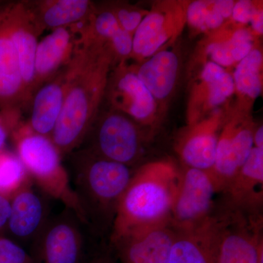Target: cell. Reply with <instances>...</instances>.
Returning <instances> with one entry per match:
<instances>
[{"label": "cell", "mask_w": 263, "mask_h": 263, "mask_svg": "<svg viewBox=\"0 0 263 263\" xmlns=\"http://www.w3.org/2000/svg\"><path fill=\"white\" fill-rule=\"evenodd\" d=\"M109 62L106 46L86 33L70 62V82L51 136L61 155L80 146L92 126L105 89Z\"/></svg>", "instance_id": "obj_1"}, {"label": "cell", "mask_w": 263, "mask_h": 263, "mask_svg": "<svg viewBox=\"0 0 263 263\" xmlns=\"http://www.w3.org/2000/svg\"><path fill=\"white\" fill-rule=\"evenodd\" d=\"M180 181L181 174L167 162L147 164L133 174L118 202L111 243L126 235L170 224Z\"/></svg>", "instance_id": "obj_2"}, {"label": "cell", "mask_w": 263, "mask_h": 263, "mask_svg": "<svg viewBox=\"0 0 263 263\" xmlns=\"http://www.w3.org/2000/svg\"><path fill=\"white\" fill-rule=\"evenodd\" d=\"M133 174L129 166L101 158L89 151L76 155L74 192L86 222H96L103 217L114 221L118 202Z\"/></svg>", "instance_id": "obj_3"}, {"label": "cell", "mask_w": 263, "mask_h": 263, "mask_svg": "<svg viewBox=\"0 0 263 263\" xmlns=\"http://www.w3.org/2000/svg\"><path fill=\"white\" fill-rule=\"evenodd\" d=\"M14 138L17 156L27 173L48 195L61 200L86 223L68 174L62 165L61 153L51 138L34 133L27 123L18 124L15 128Z\"/></svg>", "instance_id": "obj_4"}, {"label": "cell", "mask_w": 263, "mask_h": 263, "mask_svg": "<svg viewBox=\"0 0 263 263\" xmlns=\"http://www.w3.org/2000/svg\"><path fill=\"white\" fill-rule=\"evenodd\" d=\"M220 192L211 171L189 167L181 174L170 224L186 230L201 224L212 216L214 198Z\"/></svg>", "instance_id": "obj_5"}, {"label": "cell", "mask_w": 263, "mask_h": 263, "mask_svg": "<svg viewBox=\"0 0 263 263\" xmlns=\"http://www.w3.org/2000/svg\"><path fill=\"white\" fill-rule=\"evenodd\" d=\"M88 21L52 30L39 41L34 59L32 99L41 86L54 78L75 57L84 41Z\"/></svg>", "instance_id": "obj_6"}, {"label": "cell", "mask_w": 263, "mask_h": 263, "mask_svg": "<svg viewBox=\"0 0 263 263\" xmlns=\"http://www.w3.org/2000/svg\"><path fill=\"white\" fill-rule=\"evenodd\" d=\"M5 11L10 38L18 54L25 88L26 103L27 105H30L34 59L39 43L38 37L43 32L29 7L28 2L7 3Z\"/></svg>", "instance_id": "obj_7"}, {"label": "cell", "mask_w": 263, "mask_h": 263, "mask_svg": "<svg viewBox=\"0 0 263 263\" xmlns=\"http://www.w3.org/2000/svg\"><path fill=\"white\" fill-rule=\"evenodd\" d=\"M227 216L212 215L190 229L176 230L167 263H217Z\"/></svg>", "instance_id": "obj_8"}, {"label": "cell", "mask_w": 263, "mask_h": 263, "mask_svg": "<svg viewBox=\"0 0 263 263\" xmlns=\"http://www.w3.org/2000/svg\"><path fill=\"white\" fill-rule=\"evenodd\" d=\"M94 146V155L129 167L139 154V133L124 115L108 114L99 123Z\"/></svg>", "instance_id": "obj_9"}, {"label": "cell", "mask_w": 263, "mask_h": 263, "mask_svg": "<svg viewBox=\"0 0 263 263\" xmlns=\"http://www.w3.org/2000/svg\"><path fill=\"white\" fill-rule=\"evenodd\" d=\"M227 216L221 232L217 263H263L260 222Z\"/></svg>", "instance_id": "obj_10"}, {"label": "cell", "mask_w": 263, "mask_h": 263, "mask_svg": "<svg viewBox=\"0 0 263 263\" xmlns=\"http://www.w3.org/2000/svg\"><path fill=\"white\" fill-rule=\"evenodd\" d=\"M175 235L167 224L122 237L111 243L117 263H167Z\"/></svg>", "instance_id": "obj_11"}, {"label": "cell", "mask_w": 263, "mask_h": 263, "mask_svg": "<svg viewBox=\"0 0 263 263\" xmlns=\"http://www.w3.org/2000/svg\"><path fill=\"white\" fill-rule=\"evenodd\" d=\"M70 76L69 64L33 95L30 119L27 124L34 133L51 138L61 114Z\"/></svg>", "instance_id": "obj_12"}, {"label": "cell", "mask_w": 263, "mask_h": 263, "mask_svg": "<svg viewBox=\"0 0 263 263\" xmlns=\"http://www.w3.org/2000/svg\"><path fill=\"white\" fill-rule=\"evenodd\" d=\"M5 6L0 10V109L19 110L27 106L25 88L18 54L7 26Z\"/></svg>", "instance_id": "obj_13"}, {"label": "cell", "mask_w": 263, "mask_h": 263, "mask_svg": "<svg viewBox=\"0 0 263 263\" xmlns=\"http://www.w3.org/2000/svg\"><path fill=\"white\" fill-rule=\"evenodd\" d=\"M263 149L254 147L234 178L223 191L235 210L254 212L262 203Z\"/></svg>", "instance_id": "obj_14"}, {"label": "cell", "mask_w": 263, "mask_h": 263, "mask_svg": "<svg viewBox=\"0 0 263 263\" xmlns=\"http://www.w3.org/2000/svg\"><path fill=\"white\" fill-rule=\"evenodd\" d=\"M27 2L43 32L84 23L95 10L94 5L89 0Z\"/></svg>", "instance_id": "obj_15"}, {"label": "cell", "mask_w": 263, "mask_h": 263, "mask_svg": "<svg viewBox=\"0 0 263 263\" xmlns=\"http://www.w3.org/2000/svg\"><path fill=\"white\" fill-rule=\"evenodd\" d=\"M81 252L80 232L69 218L61 217L48 227L43 243L45 263H79Z\"/></svg>", "instance_id": "obj_16"}, {"label": "cell", "mask_w": 263, "mask_h": 263, "mask_svg": "<svg viewBox=\"0 0 263 263\" xmlns=\"http://www.w3.org/2000/svg\"><path fill=\"white\" fill-rule=\"evenodd\" d=\"M111 91L114 103L137 120L148 119L155 109V99L136 73L122 71Z\"/></svg>", "instance_id": "obj_17"}, {"label": "cell", "mask_w": 263, "mask_h": 263, "mask_svg": "<svg viewBox=\"0 0 263 263\" xmlns=\"http://www.w3.org/2000/svg\"><path fill=\"white\" fill-rule=\"evenodd\" d=\"M179 69L178 57L173 52L160 51L145 62L137 76L154 98L163 99L174 88Z\"/></svg>", "instance_id": "obj_18"}, {"label": "cell", "mask_w": 263, "mask_h": 263, "mask_svg": "<svg viewBox=\"0 0 263 263\" xmlns=\"http://www.w3.org/2000/svg\"><path fill=\"white\" fill-rule=\"evenodd\" d=\"M10 204L11 212L8 222L10 231L18 238H29L42 224V200L34 191L24 186L15 193Z\"/></svg>", "instance_id": "obj_19"}, {"label": "cell", "mask_w": 263, "mask_h": 263, "mask_svg": "<svg viewBox=\"0 0 263 263\" xmlns=\"http://www.w3.org/2000/svg\"><path fill=\"white\" fill-rule=\"evenodd\" d=\"M88 31L90 35L110 47L118 56L125 57L133 52V37L119 25L117 19L109 10L94 12L89 19Z\"/></svg>", "instance_id": "obj_20"}, {"label": "cell", "mask_w": 263, "mask_h": 263, "mask_svg": "<svg viewBox=\"0 0 263 263\" xmlns=\"http://www.w3.org/2000/svg\"><path fill=\"white\" fill-rule=\"evenodd\" d=\"M164 22V17L159 13H150L142 19L133 37V53L143 57L155 54L168 38Z\"/></svg>", "instance_id": "obj_21"}, {"label": "cell", "mask_w": 263, "mask_h": 263, "mask_svg": "<svg viewBox=\"0 0 263 263\" xmlns=\"http://www.w3.org/2000/svg\"><path fill=\"white\" fill-rule=\"evenodd\" d=\"M218 139L210 131L190 137L181 148V157L189 167L212 172L215 164Z\"/></svg>", "instance_id": "obj_22"}, {"label": "cell", "mask_w": 263, "mask_h": 263, "mask_svg": "<svg viewBox=\"0 0 263 263\" xmlns=\"http://www.w3.org/2000/svg\"><path fill=\"white\" fill-rule=\"evenodd\" d=\"M262 63V53L257 49L252 50L239 62L233 80L240 92L252 98H257L260 95L262 84L259 72Z\"/></svg>", "instance_id": "obj_23"}, {"label": "cell", "mask_w": 263, "mask_h": 263, "mask_svg": "<svg viewBox=\"0 0 263 263\" xmlns=\"http://www.w3.org/2000/svg\"><path fill=\"white\" fill-rule=\"evenodd\" d=\"M202 78L209 85V100L212 106L224 103L234 91L233 76L214 62H208L205 65Z\"/></svg>", "instance_id": "obj_24"}, {"label": "cell", "mask_w": 263, "mask_h": 263, "mask_svg": "<svg viewBox=\"0 0 263 263\" xmlns=\"http://www.w3.org/2000/svg\"><path fill=\"white\" fill-rule=\"evenodd\" d=\"M27 174L17 155L0 151V195L17 193L25 185Z\"/></svg>", "instance_id": "obj_25"}, {"label": "cell", "mask_w": 263, "mask_h": 263, "mask_svg": "<svg viewBox=\"0 0 263 263\" xmlns=\"http://www.w3.org/2000/svg\"><path fill=\"white\" fill-rule=\"evenodd\" d=\"M232 50V55L235 62H240L252 51V36L249 31L239 29L228 41Z\"/></svg>", "instance_id": "obj_26"}, {"label": "cell", "mask_w": 263, "mask_h": 263, "mask_svg": "<svg viewBox=\"0 0 263 263\" xmlns=\"http://www.w3.org/2000/svg\"><path fill=\"white\" fill-rule=\"evenodd\" d=\"M28 259L25 251L14 242L0 239V263H27Z\"/></svg>", "instance_id": "obj_27"}, {"label": "cell", "mask_w": 263, "mask_h": 263, "mask_svg": "<svg viewBox=\"0 0 263 263\" xmlns=\"http://www.w3.org/2000/svg\"><path fill=\"white\" fill-rule=\"evenodd\" d=\"M211 2L195 1L192 3L187 10V19L190 25L200 30H207L205 27Z\"/></svg>", "instance_id": "obj_28"}, {"label": "cell", "mask_w": 263, "mask_h": 263, "mask_svg": "<svg viewBox=\"0 0 263 263\" xmlns=\"http://www.w3.org/2000/svg\"><path fill=\"white\" fill-rule=\"evenodd\" d=\"M110 12L117 19L120 27L130 34L133 32H136V29L138 28L143 19L140 12L129 9L126 7H120V8H117L115 11Z\"/></svg>", "instance_id": "obj_29"}, {"label": "cell", "mask_w": 263, "mask_h": 263, "mask_svg": "<svg viewBox=\"0 0 263 263\" xmlns=\"http://www.w3.org/2000/svg\"><path fill=\"white\" fill-rule=\"evenodd\" d=\"M207 53L212 57L214 63L221 67H227L235 63L232 55L231 47L228 41L212 43L208 46Z\"/></svg>", "instance_id": "obj_30"}, {"label": "cell", "mask_w": 263, "mask_h": 263, "mask_svg": "<svg viewBox=\"0 0 263 263\" xmlns=\"http://www.w3.org/2000/svg\"><path fill=\"white\" fill-rule=\"evenodd\" d=\"M19 110H1L0 113V151L3 150L10 129L18 125Z\"/></svg>", "instance_id": "obj_31"}, {"label": "cell", "mask_w": 263, "mask_h": 263, "mask_svg": "<svg viewBox=\"0 0 263 263\" xmlns=\"http://www.w3.org/2000/svg\"><path fill=\"white\" fill-rule=\"evenodd\" d=\"M255 8L251 2L240 0L234 5L232 15L236 22L242 24H248L250 22L251 16Z\"/></svg>", "instance_id": "obj_32"}, {"label": "cell", "mask_w": 263, "mask_h": 263, "mask_svg": "<svg viewBox=\"0 0 263 263\" xmlns=\"http://www.w3.org/2000/svg\"><path fill=\"white\" fill-rule=\"evenodd\" d=\"M234 2L230 0H218L213 2V5L223 18H228L233 13Z\"/></svg>", "instance_id": "obj_33"}, {"label": "cell", "mask_w": 263, "mask_h": 263, "mask_svg": "<svg viewBox=\"0 0 263 263\" xmlns=\"http://www.w3.org/2000/svg\"><path fill=\"white\" fill-rule=\"evenodd\" d=\"M11 204L3 195H0V228L9 220Z\"/></svg>", "instance_id": "obj_34"}, {"label": "cell", "mask_w": 263, "mask_h": 263, "mask_svg": "<svg viewBox=\"0 0 263 263\" xmlns=\"http://www.w3.org/2000/svg\"><path fill=\"white\" fill-rule=\"evenodd\" d=\"M249 23L252 24V27L256 32L262 34L263 32V15L262 10L256 9L254 10L251 16Z\"/></svg>", "instance_id": "obj_35"}, {"label": "cell", "mask_w": 263, "mask_h": 263, "mask_svg": "<svg viewBox=\"0 0 263 263\" xmlns=\"http://www.w3.org/2000/svg\"><path fill=\"white\" fill-rule=\"evenodd\" d=\"M90 263H117V261L111 254L103 253L95 257Z\"/></svg>", "instance_id": "obj_36"}, {"label": "cell", "mask_w": 263, "mask_h": 263, "mask_svg": "<svg viewBox=\"0 0 263 263\" xmlns=\"http://www.w3.org/2000/svg\"><path fill=\"white\" fill-rule=\"evenodd\" d=\"M254 147L263 149V127H259L254 134Z\"/></svg>", "instance_id": "obj_37"}, {"label": "cell", "mask_w": 263, "mask_h": 263, "mask_svg": "<svg viewBox=\"0 0 263 263\" xmlns=\"http://www.w3.org/2000/svg\"><path fill=\"white\" fill-rule=\"evenodd\" d=\"M4 5L5 4H2V3H0V10H1L2 8H3V7H4Z\"/></svg>", "instance_id": "obj_38"}]
</instances>
